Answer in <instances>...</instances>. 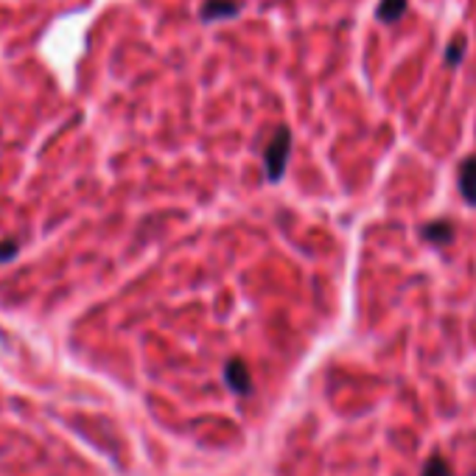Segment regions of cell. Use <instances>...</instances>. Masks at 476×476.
<instances>
[{"label": "cell", "mask_w": 476, "mask_h": 476, "mask_svg": "<svg viewBox=\"0 0 476 476\" xmlns=\"http://www.w3.org/2000/svg\"><path fill=\"white\" fill-rule=\"evenodd\" d=\"M289 152H291V135H289L286 127H280V129L272 135V140H269V146H267V152H264L267 177H269L272 182L283 177L286 163H289Z\"/></svg>", "instance_id": "6da1fadb"}, {"label": "cell", "mask_w": 476, "mask_h": 476, "mask_svg": "<svg viewBox=\"0 0 476 476\" xmlns=\"http://www.w3.org/2000/svg\"><path fill=\"white\" fill-rule=\"evenodd\" d=\"M241 9L238 0H208L202 6V20H225V17H236Z\"/></svg>", "instance_id": "7a4b0ae2"}, {"label": "cell", "mask_w": 476, "mask_h": 476, "mask_svg": "<svg viewBox=\"0 0 476 476\" xmlns=\"http://www.w3.org/2000/svg\"><path fill=\"white\" fill-rule=\"evenodd\" d=\"M225 379H228V384H230V390L236 395H247L249 392V370L244 368V361L233 359L228 364V370H225Z\"/></svg>", "instance_id": "3957f363"}, {"label": "cell", "mask_w": 476, "mask_h": 476, "mask_svg": "<svg viewBox=\"0 0 476 476\" xmlns=\"http://www.w3.org/2000/svg\"><path fill=\"white\" fill-rule=\"evenodd\" d=\"M460 191L471 205H476V157H468L460 166Z\"/></svg>", "instance_id": "277c9868"}, {"label": "cell", "mask_w": 476, "mask_h": 476, "mask_svg": "<svg viewBox=\"0 0 476 476\" xmlns=\"http://www.w3.org/2000/svg\"><path fill=\"white\" fill-rule=\"evenodd\" d=\"M404 12H407V0H381L379 4V20L381 23H395Z\"/></svg>", "instance_id": "5b68a950"}, {"label": "cell", "mask_w": 476, "mask_h": 476, "mask_svg": "<svg viewBox=\"0 0 476 476\" xmlns=\"http://www.w3.org/2000/svg\"><path fill=\"white\" fill-rule=\"evenodd\" d=\"M451 228L446 225V222H434V225H429L426 228V238H431V241H437V244H446V241H451Z\"/></svg>", "instance_id": "8992f818"}, {"label": "cell", "mask_w": 476, "mask_h": 476, "mask_svg": "<svg viewBox=\"0 0 476 476\" xmlns=\"http://www.w3.org/2000/svg\"><path fill=\"white\" fill-rule=\"evenodd\" d=\"M423 476H451V468H449V465H446L441 457H434V460H429V462H426Z\"/></svg>", "instance_id": "52a82bcc"}, {"label": "cell", "mask_w": 476, "mask_h": 476, "mask_svg": "<svg viewBox=\"0 0 476 476\" xmlns=\"http://www.w3.org/2000/svg\"><path fill=\"white\" fill-rule=\"evenodd\" d=\"M462 54H465V40H462V36H457V40L446 48V62L449 65H460L462 62Z\"/></svg>", "instance_id": "ba28073f"}, {"label": "cell", "mask_w": 476, "mask_h": 476, "mask_svg": "<svg viewBox=\"0 0 476 476\" xmlns=\"http://www.w3.org/2000/svg\"><path fill=\"white\" fill-rule=\"evenodd\" d=\"M15 252H17V244L15 241H0V261L15 258Z\"/></svg>", "instance_id": "9c48e42d"}]
</instances>
